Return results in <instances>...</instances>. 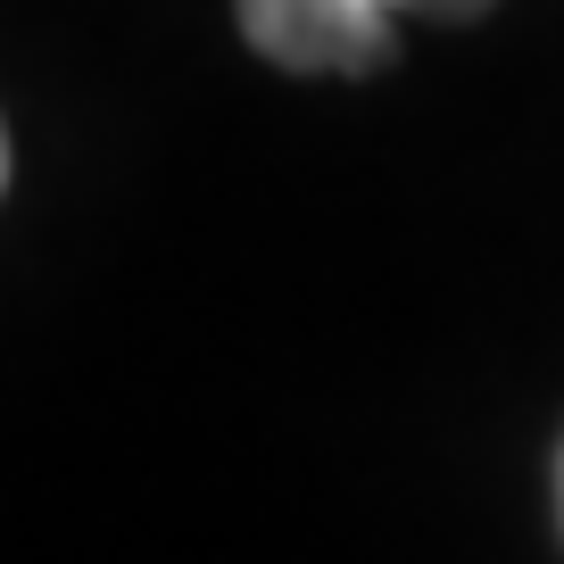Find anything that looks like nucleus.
Here are the masks:
<instances>
[{"mask_svg":"<svg viewBox=\"0 0 564 564\" xmlns=\"http://www.w3.org/2000/svg\"><path fill=\"white\" fill-rule=\"evenodd\" d=\"M399 9L481 18L490 0H241V34L249 51H265L291 75H366L390 67V51H399Z\"/></svg>","mask_w":564,"mask_h":564,"instance_id":"1","label":"nucleus"},{"mask_svg":"<svg viewBox=\"0 0 564 564\" xmlns=\"http://www.w3.org/2000/svg\"><path fill=\"white\" fill-rule=\"evenodd\" d=\"M0 192H9V133H0Z\"/></svg>","mask_w":564,"mask_h":564,"instance_id":"2","label":"nucleus"},{"mask_svg":"<svg viewBox=\"0 0 564 564\" xmlns=\"http://www.w3.org/2000/svg\"><path fill=\"white\" fill-rule=\"evenodd\" d=\"M556 523H564V457H556Z\"/></svg>","mask_w":564,"mask_h":564,"instance_id":"3","label":"nucleus"}]
</instances>
